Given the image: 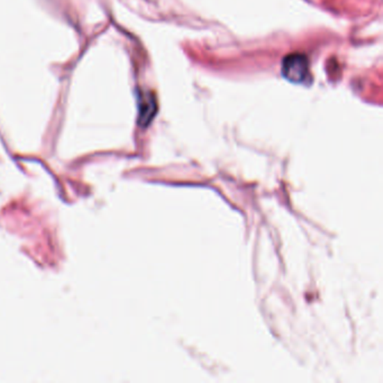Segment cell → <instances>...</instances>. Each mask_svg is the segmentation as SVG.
<instances>
[{"label": "cell", "mask_w": 383, "mask_h": 383, "mask_svg": "<svg viewBox=\"0 0 383 383\" xmlns=\"http://www.w3.org/2000/svg\"><path fill=\"white\" fill-rule=\"evenodd\" d=\"M282 76L293 83H304L309 80V62L304 54L293 53L284 58L281 67Z\"/></svg>", "instance_id": "cell-1"}, {"label": "cell", "mask_w": 383, "mask_h": 383, "mask_svg": "<svg viewBox=\"0 0 383 383\" xmlns=\"http://www.w3.org/2000/svg\"><path fill=\"white\" fill-rule=\"evenodd\" d=\"M156 100L152 92H140L138 96V124L147 127L156 114Z\"/></svg>", "instance_id": "cell-2"}]
</instances>
